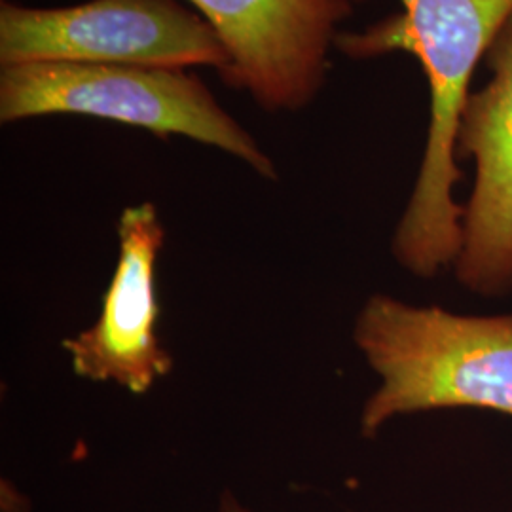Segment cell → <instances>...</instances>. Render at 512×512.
I'll return each mask as SVG.
<instances>
[{"label":"cell","mask_w":512,"mask_h":512,"mask_svg":"<svg viewBox=\"0 0 512 512\" xmlns=\"http://www.w3.org/2000/svg\"><path fill=\"white\" fill-rule=\"evenodd\" d=\"M403 10L338 35L353 59L406 52L420 61L431 114L420 173L393 238V255L410 274L437 277L454 268L463 241V205L456 200L459 124L476 67L512 18V0H399Z\"/></svg>","instance_id":"6da1fadb"},{"label":"cell","mask_w":512,"mask_h":512,"mask_svg":"<svg viewBox=\"0 0 512 512\" xmlns=\"http://www.w3.org/2000/svg\"><path fill=\"white\" fill-rule=\"evenodd\" d=\"M2 67L97 63L156 69L209 65L228 54L213 27L177 0H90L69 8L0 6Z\"/></svg>","instance_id":"277c9868"},{"label":"cell","mask_w":512,"mask_h":512,"mask_svg":"<svg viewBox=\"0 0 512 512\" xmlns=\"http://www.w3.org/2000/svg\"><path fill=\"white\" fill-rule=\"evenodd\" d=\"M219 512H253L251 509H247L245 505L239 503L238 497L232 494V492H222L219 501Z\"/></svg>","instance_id":"ba28073f"},{"label":"cell","mask_w":512,"mask_h":512,"mask_svg":"<svg viewBox=\"0 0 512 512\" xmlns=\"http://www.w3.org/2000/svg\"><path fill=\"white\" fill-rule=\"evenodd\" d=\"M118 238L120 256L97 321L63 346L78 376L145 395L173 368L158 338L156 262L164 247V226L154 205L128 207L118 222Z\"/></svg>","instance_id":"52a82bcc"},{"label":"cell","mask_w":512,"mask_h":512,"mask_svg":"<svg viewBox=\"0 0 512 512\" xmlns=\"http://www.w3.org/2000/svg\"><path fill=\"white\" fill-rule=\"evenodd\" d=\"M61 112L122 122L160 137L184 135L275 177L272 160L255 139L222 110L198 76L184 69L97 63H21L2 69V122Z\"/></svg>","instance_id":"3957f363"},{"label":"cell","mask_w":512,"mask_h":512,"mask_svg":"<svg viewBox=\"0 0 512 512\" xmlns=\"http://www.w3.org/2000/svg\"><path fill=\"white\" fill-rule=\"evenodd\" d=\"M490 80L467 99L458 156L475 165L463 207V241L454 272L469 293H512V18L486 55Z\"/></svg>","instance_id":"8992f818"},{"label":"cell","mask_w":512,"mask_h":512,"mask_svg":"<svg viewBox=\"0 0 512 512\" xmlns=\"http://www.w3.org/2000/svg\"><path fill=\"white\" fill-rule=\"evenodd\" d=\"M353 338L380 378L361 414L368 439L397 416L448 408L512 420V313L463 315L374 294Z\"/></svg>","instance_id":"7a4b0ae2"},{"label":"cell","mask_w":512,"mask_h":512,"mask_svg":"<svg viewBox=\"0 0 512 512\" xmlns=\"http://www.w3.org/2000/svg\"><path fill=\"white\" fill-rule=\"evenodd\" d=\"M217 33L228 65L222 78L260 107L296 110L319 92L336 27L349 0H188Z\"/></svg>","instance_id":"5b68a950"}]
</instances>
